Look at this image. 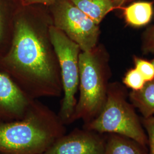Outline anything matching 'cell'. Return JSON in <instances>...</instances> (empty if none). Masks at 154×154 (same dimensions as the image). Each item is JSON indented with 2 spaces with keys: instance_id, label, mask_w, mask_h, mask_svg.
<instances>
[{
  "instance_id": "6da1fadb",
  "label": "cell",
  "mask_w": 154,
  "mask_h": 154,
  "mask_svg": "<svg viewBox=\"0 0 154 154\" xmlns=\"http://www.w3.org/2000/svg\"><path fill=\"white\" fill-rule=\"evenodd\" d=\"M53 25L48 6L23 5L17 13L9 49L2 58L9 77L30 99L60 97L63 86L58 60L52 44Z\"/></svg>"
},
{
  "instance_id": "7a4b0ae2",
  "label": "cell",
  "mask_w": 154,
  "mask_h": 154,
  "mask_svg": "<svg viewBox=\"0 0 154 154\" xmlns=\"http://www.w3.org/2000/svg\"><path fill=\"white\" fill-rule=\"evenodd\" d=\"M60 116L32 99L24 116L0 124V154H42L67 131Z\"/></svg>"
},
{
  "instance_id": "3957f363",
  "label": "cell",
  "mask_w": 154,
  "mask_h": 154,
  "mask_svg": "<svg viewBox=\"0 0 154 154\" xmlns=\"http://www.w3.org/2000/svg\"><path fill=\"white\" fill-rule=\"evenodd\" d=\"M79 72V97L72 122L81 119L87 124L98 116L107 98L109 74L104 48L97 46L90 51H81Z\"/></svg>"
},
{
  "instance_id": "277c9868",
  "label": "cell",
  "mask_w": 154,
  "mask_h": 154,
  "mask_svg": "<svg viewBox=\"0 0 154 154\" xmlns=\"http://www.w3.org/2000/svg\"><path fill=\"white\" fill-rule=\"evenodd\" d=\"M83 127L95 132L116 134L130 138L147 149L148 139L141 119L127 101L125 90L118 83L109 84L105 106L98 116Z\"/></svg>"
},
{
  "instance_id": "5b68a950",
  "label": "cell",
  "mask_w": 154,
  "mask_h": 154,
  "mask_svg": "<svg viewBox=\"0 0 154 154\" xmlns=\"http://www.w3.org/2000/svg\"><path fill=\"white\" fill-rule=\"evenodd\" d=\"M50 39L57 56L61 71L63 97L58 114L65 125L72 124L77 104L75 95L79 83V46L65 33L52 25L49 29Z\"/></svg>"
},
{
  "instance_id": "8992f818",
  "label": "cell",
  "mask_w": 154,
  "mask_h": 154,
  "mask_svg": "<svg viewBox=\"0 0 154 154\" xmlns=\"http://www.w3.org/2000/svg\"><path fill=\"white\" fill-rule=\"evenodd\" d=\"M49 7L53 25L75 42L81 51H88L97 46L98 25L75 5L71 0H56Z\"/></svg>"
},
{
  "instance_id": "52a82bcc",
  "label": "cell",
  "mask_w": 154,
  "mask_h": 154,
  "mask_svg": "<svg viewBox=\"0 0 154 154\" xmlns=\"http://www.w3.org/2000/svg\"><path fill=\"white\" fill-rule=\"evenodd\" d=\"M106 137L86 128H76L57 140L42 154H104Z\"/></svg>"
},
{
  "instance_id": "ba28073f",
  "label": "cell",
  "mask_w": 154,
  "mask_h": 154,
  "mask_svg": "<svg viewBox=\"0 0 154 154\" xmlns=\"http://www.w3.org/2000/svg\"><path fill=\"white\" fill-rule=\"evenodd\" d=\"M32 100L6 74L0 72V124L22 119Z\"/></svg>"
},
{
  "instance_id": "9c48e42d",
  "label": "cell",
  "mask_w": 154,
  "mask_h": 154,
  "mask_svg": "<svg viewBox=\"0 0 154 154\" xmlns=\"http://www.w3.org/2000/svg\"><path fill=\"white\" fill-rule=\"evenodd\" d=\"M154 14L153 2L136 1L127 6L123 10V16L128 25L141 27L148 24Z\"/></svg>"
},
{
  "instance_id": "30bf717a",
  "label": "cell",
  "mask_w": 154,
  "mask_h": 154,
  "mask_svg": "<svg viewBox=\"0 0 154 154\" xmlns=\"http://www.w3.org/2000/svg\"><path fill=\"white\" fill-rule=\"evenodd\" d=\"M148 149L130 138L116 134L106 137L104 154H147Z\"/></svg>"
},
{
  "instance_id": "8fae6325",
  "label": "cell",
  "mask_w": 154,
  "mask_h": 154,
  "mask_svg": "<svg viewBox=\"0 0 154 154\" xmlns=\"http://www.w3.org/2000/svg\"><path fill=\"white\" fill-rule=\"evenodd\" d=\"M71 1L98 25L107 14L116 9L111 0H71Z\"/></svg>"
},
{
  "instance_id": "7c38bea8",
  "label": "cell",
  "mask_w": 154,
  "mask_h": 154,
  "mask_svg": "<svg viewBox=\"0 0 154 154\" xmlns=\"http://www.w3.org/2000/svg\"><path fill=\"white\" fill-rule=\"evenodd\" d=\"M134 107L138 109L143 118L154 116V79L146 83L142 89L129 94Z\"/></svg>"
},
{
  "instance_id": "4fadbf2b",
  "label": "cell",
  "mask_w": 154,
  "mask_h": 154,
  "mask_svg": "<svg viewBox=\"0 0 154 154\" xmlns=\"http://www.w3.org/2000/svg\"><path fill=\"white\" fill-rule=\"evenodd\" d=\"M22 0H0V42L4 38L6 25L14 22Z\"/></svg>"
},
{
  "instance_id": "5bb4252c",
  "label": "cell",
  "mask_w": 154,
  "mask_h": 154,
  "mask_svg": "<svg viewBox=\"0 0 154 154\" xmlns=\"http://www.w3.org/2000/svg\"><path fill=\"white\" fill-rule=\"evenodd\" d=\"M123 82L132 91H137L143 88L146 82L142 74L134 68L127 72Z\"/></svg>"
},
{
  "instance_id": "9a60e30c",
  "label": "cell",
  "mask_w": 154,
  "mask_h": 154,
  "mask_svg": "<svg viewBox=\"0 0 154 154\" xmlns=\"http://www.w3.org/2000/svg\"><path fill=\"white\" fill-rule=\"evenodd\" d=\"M134 62L135 68L142 74L146 82L154 80V67L151 61L134 57Z\"/></svg>"
},
{
  "instance_id": "2e32d148",
  "label": "cell",
  "mask_w": 154,
  "mask_h": 154,
  "mask_svg": "<svg viewBox=\"0 0 154 154\" xmlns=\"http://www.w3.org/2000/svg\"><path fill=\"white\" fill-rule=\"evenodd\" d=\"M141 121L148 139L149 149L147 154H154V116L142 118Z\"/></svg>"
},
{
  "instance_id": "e0dca14e",
  "label": "cell",
  "mask_w": 154,
  "mask_h": 154,
  "mask_svg": "<svg viewBox=\"0 0 154 154\" xmlns=\"http://www.w3.org/2000/svg\"><path fill=\"white\" fill-rule=\"evenodd\" d=\"M142 50L144 54L154 53V24L144 33Z\"/></svg>"
},
{
  "instance_id": "ac0fdd59",
  "label": "cell",
  "mask_w": 154,
  "mask_h": 154,
  "mask_svg": "<svg viewBox=\"0 0 154 154\" xmlns=\"http://www.w3.org/2000/svg\"><path fill=\"white\" fill-rule=\"evenodd\" d=\"M56 0H22L23 5L31 4H42L46 6H49L53 4Z\"/></svg>"
},
{
  "instance_id": "d6986e66",
  "label": "cell",
  "mask_w": 154,
  "mask_h": 154,
  "mask_svg": "<svg viewBox=\"0 0 154 154\" xmlns=\"http://www.w3.org/2000/svg\"><path fill=\"white\" fill-rule=\"evenodd\" d=\"M111 1L113 2L114 5L116 6V9H117V8H121V6L124 5L127 2H131L132 0H111Z\"/></svg>"
},
{
  "instance_id": "ffe728a7",
  "label": "cell",
  "mask_w": 154,
  "mask_h": 154,
  "mask_svg": "<svg viewBox=\"0 0 154 154\" xmlns=\"http://www.w3.org/2000/svg\"><path fill=\"white\" fill-rule=\"evenodd\" d=\"M151 62H152V65H153V66H154V59H153Z\"/></svg>"
},
{
  "instance_id": "44dd1931",
  "label": "cell",
  "mask_w": 154,
  "mask_h": 154,
  "mask_svg": "<svg viewBox=\"0 0 154 154\" xmlns=\"http://www.w3.org/2000/svg\"><path fill=\"white\" fill-rule=\"evenodd\" d=\"M135 1V0H132V1H131V2H132V1Z\"/></svg>"
}]
</instances>
